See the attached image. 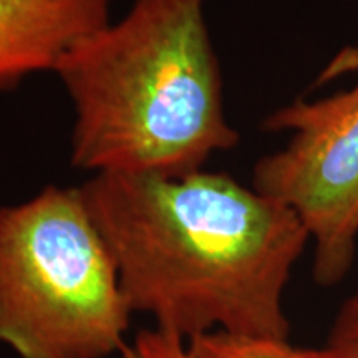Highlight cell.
<instances>
[{
    "instance_id": "cell-3",
    "label": "cell",
    "mask_w": 358,
    "mask_h": 358,
    "mask_svg": "<svg viewBox=\"0 0 358 358\" xmlns=\"http://www.w3.org/2000/svg\"><path fill=\"white\" fill-rule=\"evenodd\" d=\"M131 315L80 187L0 208V343L20 358H106Z\"/></svg>"
},
{
    "instance_id": "cell-5",
    "label": "cell",
    "mask_w": 358,
    "mask_h": 358,
    "mask_svg": "<svg viewBox=\"0 0 358 358\" xmlns=\"http://www.w3.org/2000/svg\"><path fill=\"white\" fill-rule=\"evenodd\" d=\"M111 0H0V90L53 71L83 35L110 22Z\"/></svg>"
},
{
    "instance_id": "cell-2",
    "label": "cell",
    "mask_w": 358,
    "mask_h": 358,
    "mask_svg": "<svg viewBox=\"0 0 358 358\" xmlns=\"http://www.w3.org/2000/svg\"><path fill=\"white\" fill-rule=\"evenodd\" d=\"M204 3L134 0L60 57L52 73L73 106L75 168L178 176L239 143Z\"/></svg>"
},
{
    "instance_id": "cell-1",
    "label": "cell",
    "mask_w": 358,
    "mask_h": 358,
    "mask_svg": "<svg viewBox=\"0 0 358 358\" xmlns=\"http://www.w3.org/2000/svg\"><path fill=\"white\" fill-rule=\"evenodd\" d=\"M133 313L189 342L289 340L284 292L310 236L292 209L229 174H93L80 186Z\"/></svg>"
},
{
    "instance_id": "cell-4",
    "label": "cell",
    "mask_w": 358,
    "mask_h": 358,
    "mask_svg": "<svg viewBox=\"0 0 358 358\" xmlns=\"http://www.w3.org/2000/svg\"><path fill=\"white\" fill-rule=\"evenodd\" d=\"M262 129L290 138L257 161L252 187L297 214L313 245V280L335 287L358 249V80L334 95L282 106Z\"/></svg>"
},
{
    "instance_id": "cell-6",
    "label": "cell",
    "mask_w": 358,
    "mask_h": 358,
    "mask_svg": "<svg viewBox=\"0 0 358 358\" xmlns=\"http://www.w3.org/2000/svg\"><path fill=\"white\" fill-rule=\"evenodd\" d=\"M191 358H310L307 348L289 340L237 337L222 332L204 334L187 342Z\"/></svg>"
},
{
    "instance_id": "cell-8",
    "label": "cell",
    "mask_w": 358,
    "mask_h": 358,
    "mask_svg": "<svg viewBox=\"0 0 358 358\" xmlns=\"http://www.w3.org/2000/svg\"><path fill=\"white\" fill-rule=\"evenodd\" d=\"M122 358H191L185 338L158 327L143 329L122 350Z\"/></svg>"
},
{
    "instance_id": "cell-7",
    "label": "cell",
    "mask_w": 358,
    "mask_h": 358,
    "mask_svg": "<svg viewBox=\"0 0 358 358\" xmlns=\"http://www.w3.org/2000/svg\"><path fill=\"white\" fill-rule=\"evenodd\" d=\"M307 350L310 358H358V287L338 307L324 342Z\"/></svg>"
}]
</instances>
